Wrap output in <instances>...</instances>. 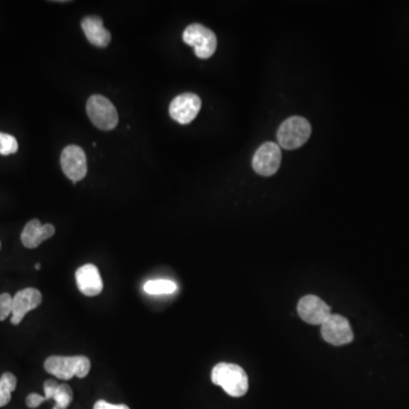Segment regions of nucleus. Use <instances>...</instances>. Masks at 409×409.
Instances as JSON below:
<instances>
[{
    "mask_svg": "<svg viewBox=\"0 0 409 409\" xmlns=\"http://www.w3.org/2000/svg\"><path fill=\"white\" fill-rule=\"evenodd\" d=\"M40 267H41V265H40V264H37V265H36V270H40Z\"/></svg>",
    "mask_w": 409,
    "mask_h": 409,
    "instance_id": "23",
    "label": "nucleus"
},
{
    "mask_svg": "<svg viewBox=\"0 0 409 409\" xmlns=\"http://www.w3.org/2000/svg\"><path fill=\"white\" fill-rule=\"evenodd\" d=\"M0 247H1V245H0Z\"/></svg>",
    "mask_w": 409,
    "mask_h": 409,
    "instance_id": "25",
    "label": "nucleus"
},
{
    "mask_svg": "<svg viewBox=\"0 0 409 409\" xmlns=\"http://www.w3.org/2000/svg\"><path fill=\"white\" fill-rule=\"evenodd\" d=\"M13 313V297L9 294H0V321H5Z\"/></svg>",
    "mask_w": 409,
    "mask_h": 409,
    "instance_id": "19",
    "label": "nucleus"
},
{
    "mask_svg": "<svg viewBox=\"0 0 409 409\" xmlns=\"http://www.w3.org/2000/svg\"><path fill=\"white\" fill-rule=\"evenodd\" d=\"M17 380L14 374L4 373L0 378V407L6 406L11 399V393L16 389Z\"/></svg>",
    "mask_w": 409,
    "mask_h": 409,
    "instance_id": "16",
    "label": "nucleus"
},
{
    "mask_svg": "<svg viewBox=\"0 0 409 409\" xmlns=\"http://www.w3.org/2000/svg\"><path fill=\"white\" fill-rule=\"evenodd\" d=\"M87 114L99 130H113L119 124V114L113 102L100 95L87 99Z\"/></svg>",
    "mask_w": 409,
    "mask_h": 409,
    "instance_id": "4",
    "label": "nucleus"
},
{
    "mask_svg": "<svg viewBox=\"0 0 409 409\" xmlns=\"http://www.w3.org/2000/svg\"><path fill=\"white\" fill-rule=\"evenodd\" d=\"M298 314L308 324L322 325L330 317L331 308L319 297L307 294L298 302Z\"/></svg>",
    "mask_w": 409,
    "mask_h": 409,
    "instance_id": "10",
    "label": "nucleus"
},
{
    "mask_svg": "<svg viewBox=\"0 0 409 409\" xmlns=\"http://www.w3.org/2000/svg\"><path fill=\"white\" fill-rule=\"evenodd\" d=\"M63 172L73 184L85 178L87 172V156L79 146L71 144L63 150L60 155Z\"/></svg>",
    "mask_w": 409,
    "mask_h": 409,
    "instance_id": "7",
    "label": "nucleus"
},
{
    "mask_svg": "<svg viewBox=\"0 0 409 409\" xmlns=\"http://www.w3.org/2000/svg\"><path fill=\"white\" fill-rule=\"evenodd\" d=\"M81 28L85 32V37L89 40V43H92L93 46H97L99 48H105L110 45L112 37L107 28H105L102 17H85L82 20Z\"/></svg>",
    "mask_w": 409,
    "mask_h": 409,
    "instance_id": "14",
    "label": "nucleus"
},
{
    "mask_svg": "<svg viewBox=\"0 0 409 409\" xmlns=\"http://www.w3.org/2000/svg\"><path fill=\"white\" fill-rule=\"evenodd\" d=\"M57 387H58V383L54 381V380H47V381L45 382V384H43V391H45L43 399H45V401L53 399Z\"/></svg>",
    "mask_w": 409,
    "mask_h": 409,
    "instance_id": "20",
    "label": "nucleus"
},
{
    "mask_svg": "<svg viewBox=\"0 0 409 409\" xmlns=\"http://www.w3.org/2000/svg\"><path fill=\"white\" fill-rule=\"evenodd\" d=\"M212 382L231 397H243L248 391V376L243 367L230 363H220L212 371Z\"/></svg>",
    "mask_w": 409,
    "mask_h": 409,
    "instance_id": "1",
    "label": "nucleus"
},
{
    "mask_svg": "<svg viewBox=\"0 0 409 409\" xmlns=\"http://www.w3.org/2000/svg\"><path fill=\"white\" fill-rule=\"evenodd\" d=\"M53 409H58V408H55V407H54V408H53Z\"/></svg>",
    "mask_w": 409,
    "mask_h": 409,
    "instance_id": "24",
    "label": "nucleus"
},
{
    "mask_svg": "<svg viewBox=\"0 0 409 409\" xmlns=\"http://www.w3.org/2000/svg\"><path fill=\"white\" fill-rule=\"evenodd\" d=\"M18 144L15 137L0 132V155L9 156L17 153Z\"/></svg>",
    "mask_w": 409,
    "mask_h": 409,
    "instance_id": "18",
    "label": "nucleus"
},
{
    "mask_svg": "<svg viewBox=\"0 0 409 409\" xmlns=\"http://www.w3.org/2000/svg\"><path fill=\"white\" fill-rule=\"evenodd\" d=\"M184 41L195 48V54L201 60H207L218 48V38L211 28L199 23L190 24L184 32Z\"/></svg>",
    "mask_w": 409,
    "mask_h": 409,
    "instance_id": "5",
    "label": "nucleus"
},
{
    "mask_svg": "<svg viewBox=\"0 0 409 409\" xmlns=\"http://www.w3.org/2000/svg\"><path fill=\"white\" fill-rule=\"evenodd\" d=\"M55 226L51 224L40 223L39 220H32L26 224L21 235L23 245L28 249L39 247L43 241L54 237Z\"/></svg>",
    "mask_w": 409,
    "mask_h": 409,
    "instance_id": "13",
    "label": "nucleus"
},
{
    "mask_svg": "<svg viewBox=\"0 0 409 409\" xmlns=\"http://www.w3.org/2000/svg\"><path fill=\"white\" fill-rule=\"evenodd\" d=\"M75 280L78 288L85 296L96 297L102 294L104 283L98 268L93 264H87L78 268Z\"/></svg>",
    "mask_w": 409,
    "mask_h": 409,
    "instance_id": "12",
    "label": "nucleus"
},
{
    "mask_svg": "<svg viewBox=\"0 0 409 409\" xmlns=\"http://www.w3.org/2000/svg\"><path fill=\"white\" fill-rule=\"evenodd\" d=\"M201 100L195 93H182L169 105V115L180 124H189L201 112Z\"/></svg>",
    "mask_w": 409,
    "mask_h": 409,
    "instance_id": "9",
    "label": "nucleus"
},
{
    "mask_svg": "<svg viewBox=\"0 0 409 409\" xmlns=\"http://www.w3.org/2000/svg\"><path fill=\"white\" fill-rule=\"evenodd\" d=\"M93 409H130L129 406L127 405H114L110 404L108 401L106 400H98L97 401L95 406H93Z\"/></svg>",
    "mask_w": 409,
    "mask_h": 409,
    "instance_id": "22",
    "label": "nucleus"
},
{
    "mask_svg": "<svg viewBox=\"0 0 409 409\" xmlns=\"http://www.w3.org/2000/svg\"><path fill=\"white\" fill-rule=\"evenodd\" d=\"M178 289L176 283L171 280H150L144 283V291L146 294L159 296V294H171Z\"/></svg>",
    "mask_w": 409,
    "mask_h": 409,
    "instance_id": "15",
    "label": "nucleus"
},
{
    "mask_svg": "<svg viewBox=\"0 0 409 409\" xmlns=\"http://www.w3.org/2000/svg\"><path fill=\"white\" fill-rule=\"evenodd\" d=\"M282 154L280 146L275 142H265L262 144L253 159V167L257 174L262 176H271L277 172L281 165Z\"/></svg>",
    "mask_w": 409,
    "mask_h": 409,
    "instance_id": "8",
    "label": "nucleus"
},
{
    "mask_svg": "<svg viewBox=\"0 0 409 409\" xmlns=\"http://www.w3.org/2000/svg\"><path fill=\"white\" fill-rule=\"evenodd\" d=\"M53 400L55 401V408H68L73 401V391H72L71 387L68 384H58Z\"/></svg>",
    "mask_w": 409,
    "mask_h": 409,
    "instance_id": "17",
    "label": "nucleus"
},
{
    "mask_svg": "<svg viewBox=\"0 0 409 409\" xmlns=\"http://www.w3.org/2000/svg\"><path fill=\"white\" fill-rule=\"evenodd\" d=\"M43 401H45L43 395H38V393H31L26 397V405L28 408H37L43 404Z\"/></svg>",
    "mask_w": 409,
    "mask_h": 409,
    "instance_id": "21",
    "label": "nucleus"
},
{
    "mask_svg": "<svg viewBox=\"0 0 409 409\" xmlns=\"http://www.w3.org/2000/svg\"><path fill=\"white\" fill-rule=\"evenodd\" d=\"M321 333L327 344L344 346L354 340L353 329L349 321L339 314H331L329 319L321 325Z\"/></svg>",
    "mask_w": 409,
    "mask_h": 409,
    "instance_id": "6",
    "label": "nucleus"
},
{
    "mask_svg": "<svg viewBox=\"0 0 409 409\" xmlns=\"http://www.w3.org/2000/svg\"><path fill=\"white\" fill-rule=\"evenodd\" d=\"M311 134V123L302 116H292L280 125L277 137L283 149L294 150L305 144Z\"/></svg>",
    "mask_w": 409,
    "mask_h": 409,
    "instance_id": "3",
    "label": "nucleus"
},
{
    "mask_svg": "<svg viewBox=\"0 0 409 409\" xmlns=\"http://www.w3.org/2000/svg\"><path fill=\"white\" fill-rule=\"evenodd\" d=\"M43 366L51 376L68 381L74 376L85 378L90 372L91 363L85 356H51Z\"/></svg>",
    "mask_w": 409,
    "mask_h": 409,
    "instance_id": "2",
    "label": "nucleus"
},
{
    "mask_svg": "<svg viewBox=\"0 0 409 409\" xmlns=\"http://www.w3.org/2000/svg\"><path fill=\"white\" fill-rule=\"evenodd\" d=\"M43 302V294L34 288H26L18 291L13 297V313H11V324L18 325L26 317L28 312L39 307Z\"/></svg>",
    "mask_w": 409,
    "mask_h": 409,
    "instance_id": "11",
    "label": "nucleus"
}]
</instances>
